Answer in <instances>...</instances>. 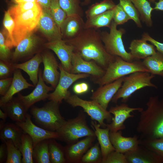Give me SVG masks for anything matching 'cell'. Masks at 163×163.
Segmentation results:
<instances>
[{
    "label": "cell",
    "mask_w": 163,
    "mask_h": 163,
    "mask_svg": "<svg viewBox=\"0 0 163 163\" xmlns=\"http://www.w3.org/2000/svg\"><path fill=\"white\" fill-rule=\"evenodd\" d=\"M113 10H109L105 12L87 19L85 22V29L96 30L101 27L110 28L113 20Z\"/></svg>",
    "instance_id": "f546056e"
},
{
    "label": "cell",
    "mask_w": 163,
    "mask_h": 163,
    "mask_svg": "<svg viewBox=\"0 0 163 163\" xmlns=\"http://www.w3.org/2000/svg\"><path fill=\"white\" fill-rule=\"evenodd\" d=\"M42 44L39 38L31 34L21 41L16 46L12 53L11 61L13 63L25 62L34 54L40 53Z\"/></svg>",
    "instance_id": "8fae6325"
},
{
    "label": "cell",
    "mask_w": 163,
    "mask_h": 163,
    "mask_svg": "<svg viewBox=\"0 0 163 163\" xmlns=\"http://www.w3.org/2000/svg\"><path fill=\"white\" fill-rule=\"evenodd\" d=\"M138 11L140 18L146 26L151 27L152 25V12L154 10L148 0H131Z\"/></svg>",
    "instance_id": "1f68e13d"
},
{
    "label": "cell",
    "mask_w": 163,
    "mask_h": 163,
    "mask_svg": "<svg viewBox=\"0 0 163 163\" xmlns=\"http://www.w3.org/2000/svg\"><path fill=\"white\" fill-rule=\"evenodd\" d=\"M65 40L84 59L94 61L105 70L115 60V56L107 52L97 30L85 29L75 38Z\"/></svg>",
    "instance_id": "6da1fadb"
},
{
    "label": "cell",
    "mask_w": 163,
    "mask_h": 163,
    "mask_svg": "<svg viewBox=\"0 0 163 163\" xmlns=\"http://www.w3.org/2000/svg\"><path fill=\"white\" fill-rule=\"evenodd\" d=\"M33 158L34 163H51L49 156V139L37 143L34 149Z\"/></svg>",
    "instance_id": "d6a6232c"
},
{
    "label": "cell",
    "mask_w": 163,
    "mask_h": 163,
    "mask_svg": "<svg viewBox=\"0 0 163 163\" xmlns=\"http://www.w3.org/2000/svg\"><path fill=\"white\" fill-rule=\"evenodd\" d=\"M59 104L50 101L42 107L32 106L30 113L39 126L49 131L56 132L66 121L60 113Z\"/></svg>",
    "instance_id": "3957f363"
},
{
    "label": "cell",
    "mask_w": 163,
    "mask_h": 163,
    "mask_svg": "<svg viewBox=\"0 0 163 163\" xmlns=\"http://www.w3.org/2000/svg\"><path fill=\"white\" fill-rule=\"evenodd\" d=\"M119 4L128 15L130 19L132 20L137 27L141 28L142 25L139 14L131 0H119Z\"/></svg>",
    "instance_id": "ab89813d"
},
{
    "label": "cell",
    "mask_w": 163,
    "mask_h": 163,
    "mask_svg": "<svg viewBox=\"0 0 163 163\" xmlns=\"http://www.w3.org/2000/svg\"><path fill=\"white\" fill-rule=\"evenodd\" d=\"M139 72H149L140 60L129 62L119 56H115V60L109 65L104 75L93 82L99 86H102Z\"/></svg>",
    "instance_id": "277c9868"
},
{
    "label": "cell",
    "mask_w": 163,
    "mask_h": 163,
    "mask_svg": "<svg viewBox=\"0 0 163 163\" xmlns=\"http://www.w3.org/2000/svg\"><path fill=\"white\" fill-rule=\"evenodd\" d=\"M3 24L4 28L7 30L8 34L5 39L7 45L11 49L14 46L13 33L15 23L14 19L8 10L5 12Z\"/></svg>",
    "instance_id": "7bdbcfd3"
},
{
    "label": "cell",
    "mask_w": 163,
    "mask_h": 163,
    "mask_svg": "<svg viewBox=\"0 0 163 163\" xmlns=\"http://www.w3.org/2000/svg\"><path fill=\"white\" fill-rule=\"evenodd\" d=\"M23 131L28 134L32 139L34 147L39 142L46 139H58L59 136L56 132L47 130L35 125L31 120V116L28 113L25 121L15 123Z\"/></svg>",
    "instance_id": "5bb4252c"
},
{
    "label": "cell",
    "mask_w": 163,
    "mask_h": 163,
    "mask_svg": "<svg viewBox=\"0 0 163 163\" xmlns=\"http://www.w3.org/2000/svg\"><path fill=\"white\" fill-rule=\"evenodd\" d=\"M59 5L67 16H78L82 17L83 11L81 0H59Z\"/></svg>",
    "instance_id": "8d00e7d4"
},
{
    "label": "cell",
    "mask_w": 163,
    "mask_h": 163,
    "mask_svg": "<svg viewBox=\"0 0 163 163\" xmlns=\"http://www.w3.org/2000/svg\"><path fill=\"white\" fill-rule=\"evenodd\" d=\"M50 9L53 17L60 29L61 24L67 16L60 6L59 0H51Z\"/></svg>",
    "instance_id": "ee69618b"
},
{
    "label": "cell",
    "mask_w": 163,
    "mask_h": 163,
    "mask_svg": "<svg viewBox=\"0 0 163 163\" xmlns=\"http://www.w3.org/2000/svg\"><path fill=\"white\" fill-rule=\"evenodd\" d=\"M140 145L155 152L163 163V137L158 139H141Z\"/></svg>",
    "instance_id": "74e56055"
},
{
    "label": "cell",
    "mask_w": 163,
    "mask_h": 163,
    "mask_svg": "<svg viewBox=\"0 0 163 163\" xmlns=\"http://www.w3.org/2000/svg\"><path fill=\"white\" fill-rule=\"evenodd\" d=\"M146 108L139 112L136 130L141 139H158L163 137V98L157 96L150 97Z\"/></svg>",
    "instance_id": "7a4b0ae2"
},
{
    "label": "cell",
    "mask_w": 163,
    "mask_h": 163,
    "mask_svg": "<svg viewBox=\"0 0 163 163\" xmlns=\"http://www.w3.org/2000/svg\"><path fill=\"white\" fill-rule=\"evenodd\" d=\"M42 11V8L40 7L28 10L13 18L15 23L13 33L14 46H16L37 27Z\"/></svg>",
    "instance_id": "ba28073f"
},
{
    "label": "cell",
    "mask_w": 163,
    "mask_h": 163,
    "mask_svg": "<svg viewBox=\"0 0 163 163\" xmlns=\"http://www.w3.org/2000/svg\"><path fill=\"white\" fill-rule=\"evenodd\" d=\"M142 63L151 74L163 77V54L157 51L143 59Z\"/></svg>",
    "instance_id": "4dcf8cb0"
},
{
    "label": "cell",
    "mask_w": 163,
    "mask_h": 163,
    "mask_svg": "<svg viewBox=\"0 0 163 163\" xmlns=\"http://www.w3.org/2000/svg\"><path fill=\"white\" fill-rule=\"evenodd\" d=\"M5 142L7 152L6 163H22L21 153L11 140H6Z\"/></svg>",
    "instance_id": "60d3db41"
},
{
    "label": "cell",
    "mask_w": 163,
    "mask_h": 163,
    "mask_svg": "<svg viewBox=\"0 0 163 163\" xmlns=\"http://www.w3.org/2000/svg\"><path fill=\"white\" fill-rule=\"evenodd\" d=\"M8 117L7 114L1 109H0V118L2 119V120L4 122H5L7 118Z\"/></svg>",
    "instance_id": "9f6ffc18"
},
{
    "label": "cell",
    "mask_w": 163,
    "mask_h": 163,
    "mask_svg": "<svg viewBox=\"0 0 163 163\" xmlns=\"http://www.w3.org/2000/svg\"><path fill=\"white\" fill-rule=\"evenodd\" d=\"M54 139H49V149L51 163L67 162L64 148Z\"/></svg>",
    "instance_id": "836d02e7"
},
{
    "label": "cell",
    "mask_w": 163,
    "mask_h": 163,
    "mask_svg": "<svg viewBox=\"0 0 163 163\" xmlns=\"http://www.w3.org/2000/svg\"><path fill=\"white\" fill-rule=\"evenodd\" d=\"M113 20L118 25L127 22L130 18L119 3L113 8Z\"/></svg>",
    "instance_id": "f6af8a7d"
},
{
    "label": "cell",
    "mask_w": 163,
    "mask_h": 163,
    "mask_svg": "<svg viewBox=\"0 0 163 163\" xmlns=\"http://www.w3.org/2000/svg\"><path fill=\"white\" fill-rule=\"evenodd\" d=\"M96 136H88L75 143L67 144L64 147L67 163H81L84 155L91 147Z\"/></svg>",
    "instance_id": "2e32d148"
},
{
    "label": "cell",
    "mask_w": 163,
    "mask_h": 163,
    "mask_svg": "<svg viewBox=\"0 0 163 163\" xmlns=\"http://www.w3.org/2000/svg\"><path fill=\"white\" fill-rule=\"evenodd\" d=\"M102 157L99 143L89 149L82 157L81 163H102Z\"/></svg>",
    "instance_id": "f35d334b"
},
{
    "label": "cell",
    "mask_w": 163,
    "mask_h": 163,
    "mask_svg": "<svg viewBox=\"0 0 163 163\" xmlns=\"http://www.w3.org/2000/svg\"><path fill=\"white\" fill-rule=\"evenodd\" d=\"M56 132L58 139L67 144L75 143L81 138L96 136L94 130L88 126L86 116L82 111L75 117L66 120Z\"/></svg>",
    "instance_id": "5b68a950"
},
{
    "label": "cell",
    "mask_w": 163,
    "mask_h": 163,
    "mask_svg": "<svg viewBox=\"0 0 163 163\" xmlns=\"http://www.w3.org/2000/svg\"><path fill=\"white\" fill-rule=\"evenodd\" d=\"M154 10L163 11V0H159L158 2H155Z\"/></svg>",
    "instance_id": "11a10c76"
},
{
    "label": "cell",
    "mask_w": 163,
    "mask_h": 163,
    "mask_svg": "<svg viewBox=\"0 0 163 163\" xmlns=\"http://www.w3.org/2000/svg\"><path fill=\"white\" fill-rule=\"evenodd\" d=\"M45 48L53 51L56 54L61 62L63 69L70 72L71 68V61L74 52L72 46L66 43L63 39L49 41L45 44Z\"/></svg>",
    "instance_id": "ac0fdd59"
},
{
    "label": "cell",
    "mask_w": 163,
    "mask_h": 163,
    "mask_svg": "<svg viewBox=\"0 0 163 163\" xmlns=\"http://www.w3.org/2000/svg\"><path fill=\"white\" fill-rule=\"evenodd\" d=\"M129 48V53L136 60L144 59L157 52L153 45L148 43L147 41L142 38L132 40Z\"/></svg>",
    "instance_id": "f1b7e54d"
},
{
    "label": "cell",
    "mask_w": 163,
    "mask_h": 163,
    "mask_svg": "<svg viewBox=\"0 0 163 163\" xmlns=\"http://www.w3.org/2000/svg\"><path fill=\"white\" fill-rule=\"evenodd\" d=\"M60 75L58 83L54 91L49 93L48 99L61 104L70 92L68 89L76 81L82 78H87L90 75L85 73L73 74L67 72L59 64Z\"/></svg>",
    "instance_id": "30bf717a"
},
{
    "label": "cell",
    "mask_w": 163,
    "mask_h": 163,
    "mask_svg": "<svg viewBox=\"0 0 163 163\" xmlns=\"http://www.w3.org/2000/svg\"><path fill=\"white\" fill-rule=\"evenodd\" d=\"M143 109L141 107H130L125 103L110 107L109 112L114 116L111 122L106 124V127L109 128L110 132H116L126 129L124 122L127 119L133 118L134 115L131 114L135 111L140 112Z\"/></svg>",
    "instance_id": "4fadbf2b"
},
{
    "label": "cell",
    "mask_w": 163,
    "mask_h": 163,
    "mask_svg": "<svg viewBox=\"0 0 163 163\" xmlns=\"http://www.w3.org/2000/svg\"><path fill=\"white\" fill-rule=\"evenodd\" d=\"M51 0H37V2L42 9L49 8Z\"/></svg>",
    "instance_id": "f5cc1de1"
},
{
    "label": "cell",
    "mask_w": 163,
    "mask_h": 163,
    "mask_svg": "<svg viewBox=\"0 0 163 163\" xmlns=\"http://www.w3.org/2000/svg\"><path fill=\"white\" fill-rule=\"evenodd\" d=\"M124 77L110 83L99 86L93 93L91 97V100L96 101L104 109L107 110L109 102L121 87Z\"/></svg>",
    "instance_id": "ffe728a7"
},
{
    "label": "cell",
    "mask_w": 163,
    "mask_h": 163,
    "mask_svg": "<svg viewBox=\"0 0 163 163\" xmlns=\"http://www.w3.org/2000/svg\"><path fill=\"white\" fill-rule=\"evenodd\" d=\"M33 85L27 82L23 76L21 70L16 69L14 71L11 85L6 94L0 99V105L5 103L11 100L14 95L23 90L34 87Z\"/></svg>",
    "instance_id": "4316f807"
},
{
    "label": "cell",
    "mask_w": 163,
    "mask_h": 163,
    "mask_svg": "<svg viewBox=\"0 0 163 163\" xmlns=\"http://www.w3.org/2000/svg\"><path fill=\"white\" fill-rule=\"evenodd\" d=\"M42 62L41 54L39 53L25 62L13 63V66L16 69L22 70L27 73L33 85L35 87L38 81L39 67Z\"/></svg>",
    "instance_id": "83f0119b"
},
{
    "label": "cell",
    "mask_w": 163,
    "mask_h": 163,
    "mask_svg": "<svg viewBox=\"0 0 163 163\" xmlns=\"http://www.w3.org/2000/svg\"><path fill=\"white\" fill-rule=\"evenodd\" d=\"M64 100L72 107H81L92 120L96 121L102 128L106 127L104 120L110 122L112 120L113 117L109 111L104 109L94 100H84L76 94H72L70 92Z\"/></svg>",
    "instance_id": "9c48e42d"
},
{
    "label": "cell",
    "mask_w": 163,
    "mask_h": 163,
    "mask_svg": "<svg viewBox=\"0 0 163 163\" xmlns=\"http://www.w3.org/2000/svg\"><path fill=\"white\" fill-rule=\"evenodd\" d=\"M5 39L3 32H1L0 33V60L4 61H11L12 54H11V48L6 44Z\"/></svg>",
    "instance_id": "bcb514c9"
},
{
    "label": "cell",
    "mask_w": 163,
    "mask_h": 163,
    "mask_svg": "<svg viewBox=\"0 0 163 163\" xmlns=\"http://www.w3.org/2000/svg\"><path fill=\"white\" fill-rule=\"evenodd\" d=\"M40 7L38 2H21L11 6L8 11L13 18L28 10Z\"/></svg>",
    "instance_id": "b9f144b4"
},
{
    "label": "cell",
    "mask_w": 163,
    "mask_h": 163,
    "mask_svg": "<svg viewBox=\"0 0 163 163\" xmlns=\"http://www.w3.org/2000/svg\"><path fill=\"white\" fill-rule=\"evenodd\" d=\"M110 141L115 150L124 154L133 150L140 145V139L136 135L133 137H126L122 135L121 130L116 132H110Z\"/></svg>",
    "instance_id": "7402d4cb"
},
{
    "label": "cell",
    "mask_w": 163,
    "mask_h": 163,
    "mask_svg": "<svg viewBox=\"0 0 163 163\" xmlns=\"http://www.w3.org/2000/svg\"><path fill=\"white\" fill-rule=\"evenodd\" d=\"M0 139L2 142L8 140L12 141L19 149L21 147V137L24 132L15 123H5L3 120L0 122Z\"/></svg>",
    "instance_id": "484cf974"
},
{
    "label": "cell",
    "mask_w": 163,
    "mask_h": 163,
    "mask_svg": "<svg viewBox=\"0 0 163 163\" xmlns=\"http://www.w3.org/2000/svg\"><path fill=\"white\" fill-rule=\"evenodd\" d=\"M1 109L12 120L16 122L25 121L27 111L24 105L18 97H13L7 102L0 104Z\"/></svg>",
    "instance_id": "cb8c5ba5"
},
{
    "label": "cell",
    "mask_w": 163,
    "mask_h": 163,
    "mask_svg": "<svg viewBox=\"0 0 163 163\" xmlns=\"http://www.w3.org/2000/svg\"><path fill=\"white\" fill-rule=\"evenodd\" d=\"M117 26L113 20L109 28V32L100 31L101 40L107 52L109 54L114 56H119L128 62H133L136 60L129 52L126 50L122 39L126 30L123 28L117 29Z\"/></svg>",
    "instance_id": "52a82bcc"
},
{
    "label": "cell",
    "mask_w": 163,
    "mask_h": 163,
    "mask_svg": "<svg viewBox=\"0 0 163 163\" xmlns=\"http://www.w3.org/2000/svg\"><path fill=\"white\" fill-rule=\"evenodd\" d=\"M102 163H127L125 155L116 151L110 153Z\"/></svg>",
    "instance_id": "c3c4849f"
},
{
    "label": "cell",
    "mask_w": 163,
    "mask_h": 163,
    "mask_svg": "<svg viewBox=\"0 0 163 163\" xmlns=\"http://www.w3.org/2000/svg\"><path fill=\"white\" fill-rule=\"evenodd\" d=\"M73 91L76 94H80L84 93L81 83L75 85L73 87Z\"/></svg>",
    "instance_id": "db71d44e"
},
{
    "label": "cell",
    "mask_w": 163,
    "mask_h": 163,
    "mask_svg": "<svg viewBox=\"0 0 163 163\" xmlns=\"http://www.w3.org/2000/svg\"><path fill=\"white\" fill-rule=\"evenodd\" d=\"M70 73H85L91 76L93 81L99 78L104 74L105 70L93 61H86L78 53H73Z\"/></svg>",
    "instance_id": "7c38bea8"
},
{
    "label": "cell",
    "mask_w": 163,
    "mask_h": 163,
    "mask_svg": "<svg viewBox=\"0 0 163 163\" xmlns=\"http://www.w3.org/2000/svg\"><path fill=\"white\" fill-rule=\"evenodd\" d=\"M16 69L13 66V63L11 61H6L0 60V78L5 79L11 77Z\"/></svg>",
    "instance_id": "7dc6e473"
},
{
    "label": "cell",
    "mask_w": 163,
    "mask_h": 163,
    "mask_svg": "<svg viewBox=\"0 0 163 163\" xmlns=\"http://www.w3.org/2000/svg\"><path fill=\"white\" fill-rule=\"evenodd\" d=\"M91 2V0H84L81 3V5L87 6L89 5Z\"/></svg>",
    "instance_id": "91938a15"
},
{
    "label": "cell",
    "mask_w": 163,
    "mask_h": 163,
    "mask_svg": "<svg viewBox=\"0 0 163 163\" xmlns=\"http://www.w3.org/2000/svg\"><path fill=\"white\" fill-rule=\"evenodd\" d=\"M155 76L147 72H139L131 74L124 77L122 84L111 100L116 103L121 99L122 102L126 103L135 92L146 87L157 88L151 82Z\"/></svg>",
    "instance_id": "8992f818"
},
{
    "label": "cell",
    "mask_w": 163,
    "mask_h": 163,
    "mask_svg": "<svg viewBox=\"0 0 163 163\" xmlns=\"http://www.w3.org/2000/svg\"><path fill=\"white\" fill-rule=\"evenodd\" d=\"M91 124L100 146L102 157V163L110 153L115 150L110 140V129L107 127L101 128L98 123L94 120L91 121Z\"/></svg>",
    "instance_id": "d4e9b609"
},
{
    "label": "cell",
    "mask_w": 163,
    "mask_h": 163,
    "mask_svg": "<svg viewBox=\"0 0 163 163\" xmlns=\"http://www.w3.org/2000/svg\"><path fill=\"white\" fill-rule=\"evenodd\" d=\"M41 69H39L38 82L33 91L27 95H23L18 93L17 97L21 100L28 111L36 103L48 99L49 92L54 88L47 86L45 83L42 76Z\"/></svg>",
    "instance_id": "e0dca14e"
},
{
    "label": "cell",
    "mask_w": 163,
    "mask_h": 163,
    "mask_svg": "<svg viewBox=\"0 0 163 163\" xmlns=\"http://www.w3.org/2000/svg\"><path fill=\"white\" fill-rule=\"evenodd\" d=\"M142 38L150 42L155 46L157 51L163 54V43L156 40L147 33H144L142 34Z\"/></svg>",
    "instance_id": "681fc988"
},
{
    "label": "cell",
    "mask_w": 163,
    "mask_h": 163,
    "mask_svg": "<svg viewBox=\"0 0 163 163\" xmlns=\"http://www.w3.org/2000/svg\"><path fill=\"white\" fill-rule=\"evenodd\" d=\"M85 24L82 17L67 16L60 27L62 39L66 40L75 38L85 29Z\"/></svg>",
    "instance_id": "44dd1931"
},
{
    "label": "cell",
    "mask_w": 163,
    "mask_h": 163,
    "mask_svg": "<svg viewBox=\"0 0 163 163\" xmlns=\"http://www.w3.org/2000/svg\"><path fill=\"white\" fill-rule=\"evenodd\" d=\"M41 54L44 69L42 76L44 81L50 84L54 89L56 87L59 80L60 72L59 64L53 54L47 51Z\"/></svg>",
    "instance_id": "9a60e30c"
},
{
    "label": "cell",
    "mask_w": 163,
    "mask_h": 163,
    "mask_svg": "<svg viewBox=\"0 0 163 163\" xmlns=\"http://www.w3.org/2000/svg\"><path fill=\"white\" fill-rule=\"evenodd\" d=\"M13 78L10 77L0 80V94L4 95L9 90L12 83Z\"/></svg>",
    "instance_id": "f907efd6"
},
{
    "label": "cell",
    "mask_w": 163,
    "mask_h": 163,
    "mask_svg": "<svg viewBox=\"0 0 163 163\" xmlns=\"http://www.w3.org/2000/svg\"><path fill=\"white\" fill-rule=\"evenodd\" d=\"M124 154L127 163H162L156 154L141 145Z\"/></svg>",
    "instance_id": "603a6c76"
},
{
    "label": "cell",
    "mask_w": 163,
    "mask_h": 163,
    "mask_svg": "<svg viewBox=\"0 0 163 163\" xmlns=\"http://www.w3.org/2000/svg\"><path fill=\"white\" fill-rule=\"evenodd\" d=\"M7 155V149L5 142H2L0 146V163L6 162Z\"/></svg>",
    "instance_id": "816d5d0a"
},
{
    "label": "cell",
    "mask_w": 163,
    "mask_h": 163,
    "mask_svg": "<svg viewBox=\"0 0 163 163\" xmlns=\"http://www.w3.org/2000/svg\"><path fill=\"white\" fill-rule=\"evenodd\" d=\"M37 27L49 41L62 39L60 30L49 8L42 9Z\"/></svg>",
    "instance_id": "d6986e66"
},
{
    "label": "cell",
    "mask_w": 163,
    "mask_h": 163,
    "mask_svg": "<svg viewBox=\"0 0 163 163\" xmlns=\"http://www.w3.org/2000/svg\"><path fill=\"white\" fill-rule=\"evenodd\" d=\"M12 1L16 4L21 2H37V0H12Z\"/></svg>",
    "instance_id": "680465c9"
},
{
    "label": "cell",
    "mask_w": 163,
    "mask_h": 163,
    "mask_svg": "<svg viewBox=\"0 0 163 163\" xmlns=\"http://www.w3.org/2000/svg\"><path fill=\"white\" fill-rule=\"evenodd\" d=\"M34 149L32 139L28 134L24 132L22 136L21 145L19 149L22 155V163H34L33 158Z\"/></svg>",
    "instance_id": "e575fe53"
},
{
    "label": "cell",
    "mask_w": 163,
    "mask_h": 163,
    "mask_svg": "<svg viewBox=\"0 0 163 163\" xmlns=\"http://www.w3.org/2000/svg\"><path fill=\"white\" fill-rule=\"evenodd\" d=\"M150 2H154L156 0H148Z\"/></svg>",
    "instance_id": "94428289"
},
{
    "label": "cell",
    "mask_w": 163,
    "mask_h": 163,
    "mask_svg": "<svg viewBox=\"0 0 163 163\" xmlns=\"http://www.w3.org/2000/svg\"><path fill=\"white\" fill-rule=\"evenodd\" d=\"M116 5L112 0H103L90 6L85 14L87 19H89L113 9Z\"/></svg>",
    "instance_id": "d590c367"
},
{
    "label": "cell",
    "mask_w": 163,
    "mask_h": 163,
    "mask_svg": "<svg viewBox=\"0 0 163 163\" xmlns=\"http://www.w3.org/2000/svg\"><path fill=\"white\" fill-rule=\"evenodd\" d=\"M84 93L87 92L89 89L88 85L85 82L81 83Z\"/></svg>",
    "instance_id": "6f0895ef"
}]
</instances>
